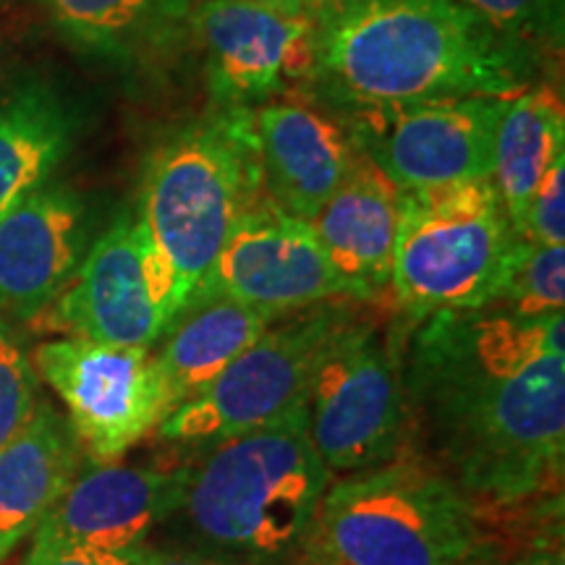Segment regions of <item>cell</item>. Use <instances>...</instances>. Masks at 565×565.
Listing matches in <instances>:
<instances>
[{"label": "cell", "mask_w": 565, "mask_h": 565, "mask_svg": "<svg viewBox=\"0 0 565 565\" xmlns=\"http://www.w3.org/2000/svg\"><path fill=\"white\" fill-rule=\"evenodd\" d=\"M408 328V445L471 503L519 505L561 479L565 317L448 309Z\"/></svg>", "instance_id": "cell-1"}, {"label": "cell", "mask_w": 565, "mask_h": 565, "mask_svg": "<svg viewBox=\"0 0 565 565\" xmlns=\"http://www.w3.org/2000/svg\"><path fill=\"white\" fill-rule=\"evenodd\" d=\"M536 51L458 0H362L317 32L315 84L333 103L513 97Z\"/></svg>", "instance_id": "cell-2"}, {"label": "cell", "mask_w": 565, "mask_h": 565, "mask_svg": "<svg viewBox=\"0 0 565 565\" xmlns=\"http://www.w3.org/2000/svg\"><path fill=\"white\" fill-rule=\"evenodd\" d=\"M259 196L252 108H217L154 147L137 221L162 330L210 278L233 225Z\"/></svg>", "instance_id": "cell-3"}, {"label": "cell", "mask_w": 565, "mask_h": 565, "mask_svg": "<svg viewBox=\"0 0 565 565\" xmlns=\"http://www.w3.org/2000/svg\"><path fill=\"white\" fill-rule=\"evenodd\" d=\"M330 469L309 437L307 406L231 437L186 463L171 519L200 555L231 565L296 563L330 487Z\"/></svg>", "instance_id": "cell-4"}, {"label": "cell", "mask_w": 565, "mask_h": 565, "mask_svg": "<svg viewBox=\"0 0 565 565\" xmlns=\"http://www.w3.org/2000/svg\"><path fill=\"white\" fill-rule=\"evenodd\" d=\"M482 550L477 505L419 456L330 484L299 565H469Z\"/></svg>", "instance_id": "cell-5"}, {"label": "cell", "mask_w": 565, "mask_h": 565, "mask_svg": "<svg viewBox=\"0 0 565 565\" xmlns=\"http://www.w3.org/2000/svg\"><path fill=\"white\" fill-rule=\"evenodd\" d=\"M490 179L401 192L391 294L408 320L484 309L519 242Z\"/></svg>", "instance_id": "cell-6"}, {"label": "cell", "mask_w": 565, "mask_h": 565, "mask_svg": "<svg viewBox=\"0 0 565 565\" xmlns=\"http://www.w3.org/2000/svg\"><path fill=\"white\" fill-rule=\"evenodd\" d=\"M408 328H380L353 315L309 374V437L333 477L377 469L408 454L404 341Z\"/></svg>", "instance_id": "cell-7"}, {"label": "cell", "mask_w": 565, "mask_h": 565, "mask_svg": "<svg viewBox=\"0 0 565 565\" xmlns=\"http://www.w3.org/2000/svg\"><path fill=\"white\" fill-rule=\"evenodd\" d=\"M353 303L335 299L282 315L200 395L162 419L160 440L200 456L303 404L317 356L356 315Z\"/></svg>", "instance_id": "cell-8"}, {"label": "cell", "mask_w": 565, "mask_h": 565, "mask_svg": "<svg viewBox=\"0 0 565 565\" xmlns=\"http://www.w3.org/2000/svg\"><path fill=\"white\" fill-rule=\"evenodd\" d=\"M508 97L422 103H333L353 145L401 192L490 179L494 131Z\"/></svg>", "instance_id": "cell-9"}, {"label": "cell", "mask_w": 565, "mask_h": 565, "mask_svg": "<svg viewBox=\"0 0 565 565\" xmlns=\"http://www.w3.org/2000/svg\"><path fill=\"white\" fill-rule=\"evenodd\" d=\"M38 374L68 412L82 450L95 463L118 461L171 414L152 349L84 338L42 343Z\"/></svg>", "instance_id": "cell-10"}, {"label": "cell", "mask_w": 565, "mask_h": 565, "mask_svg": "<svg viewBox=\"0 0 565 565\" xmlns=\"http://www.w3.org/2000/svg\"><path fill=\"white\" fill-rule=\"evenodd\" d=\"M189 30L200 42L217 108H257L291 82H315L317 26L246 0H200Z\"/></svg>", "instance_id": "cell-11"}, {"label": "cell", "mask_w": 565, "mask_h": 565, "mask_svg": "<svg viewBox=\"0 0 565 565\" xmlns=\"http://www.w3.org/2000/svg\"><path fill=\"white\" fill-rule=\"evenodd\" d=\"M202 286L273 317L335 299L359 301L309 223L282 212L267 196H259L238 217Z\"/></svg>", "instance_id": "cell-12"}, {"label": "cell", "mask_w": 565, "mask_h": 565, "mask_svg": "<svg viewBox=\"0 0 565 565\" xmlns=\"http://www.w3.org/2000/svg\"><path fill=\"white\" fill-rule=\"evenodd\" d=\"M34 322L84 341L145 349L158 343L162 320L147 282L137 212L113 221L84 254L63 294Z\"/></svg>", "instance_id": "cell-13"}, {"label": "cell", "mask_w": 565, "mask_h": 565, "mask_svg": "<svg viewBox=\"0 0 565 565\" xmlns=\"http://www.w3.org/2000/svg\"><path fill=\"white\" fill-rule=\"evenodd\" d=\"M183 482L186 466L166 471L158 466L92 461L45 515L34 532V545L137 550L179 508Z\"/></svg>", "instance_id": "cell-14"}, {"label": "cell", "mask_w": 565, "mask_h": 565, "mask_svg": "<svg viewBox=\"0 0 565 565\" xmlns=\"http://www.w3.org/2000/svg\"><path fill=\"white\" fill-rule=\"evenodd\" d=\"M79 194L42 183L0 215V317L34 322L63 294L87 254Z\"/></svg>", "instance_id": "cell-15"}, {"label": "cell", "mask_w": 565, "mask_h": 565, "mask_svg": "<svg viewBox=\"0 0 565 565\" xmlns=\"http://www.w3.org/2000/svg\"><path fill=\"white\" fill-rule=\"evenodd\" d=\"M252 124L265 196L309 223L349 175L356 145L338 116L299 100L257 105Z\"/></svg>", "instance_id": "cell-16"}, {"label": "cell", "mask_w": 565, "mask_h": 565, "mask_svg": "<svg viewBox=\"0 0 565 565\" xmlns=\"http://www.w3.org/2000/svg\"><path fill=\"white\" fill-rule=\"evenodd\" d=\"M401 189L364 152L333 196L309 221L330 263L351 282L359 301L391 288Z\"/></svg>", "instance_id": "cell-17"}, {"label": "cell", "mask_w": 565, "mask_h": 565, "mask_svg": "<svg viewBox=\"0 0 565 565\" xmlns=\"http://www.w3.org/2000/svg\"><path fill=\"white\" fill-rule=\"evenodd\" d=\"M275 320L215 288H196L152 345L171 412L200 395Z\"/></svg>", "instance_id": "cell-18"}, {"label": "cell", "mask_w": 565, "mask_h": 565, "mask_svg": "<svg viewBox=\"0 0 565 565\" xmlns=\"http://www.w3.org/2000/svg\"><path fill=\"white\" fill-rule=\"evenodd\" d=\"M82 445L51 404L0 448V561L38 532L82 469Z\"/></svg>", "instance_id": "cell-19"}, {"label": "cell", "mask_w": 565, "mask_h": 565, "mask_svg": "<svg viewBox=\"0 0 565 565\" xmlns=\"http://www.w3.org/2000/svg\"><path fill=\"white\" fill-rule=\"evenodd\" d=\"M563 154L565 110L561 95L550 84H532L508 97L494 131L490 181L519 236L542 175Z\"/></svg>", "instance_id": "cell-20"}, {"label": "cell", "mask_w": 565, "mask_h": 565, "mask_svg": "<svg viewBox=\"0 0 565 565\" xmlns=\"http://www.w3.org/2000/svg\"><path fill=\"white\" fill-rule=\"evenodd\" d=\"M82 51L131 61L179 38L200 0H38Z\"/></svg>", "instance_id": "cell-21"}, {"label": "cell", "mask_w": 565, "mask_h": 565, "mask_svg": "<svg viewBox=\"0 0 565 565\" xmlns=\"http://www.w3.org/2000/svg\"><path fill=\"white\" fill-rule=\"evenodd\" d=\"M74 131V113L42 84H26L0 103V215L47 183Z\"/></svg>", "instance_id": "cell-22"}, {"label": "cell", "mask_w": 565, "mask_h": 565, "mask_svg": "<svg viewBox=\"0 0 565 565\" xmlns=\"http://www.w3.org/2000/svg\"><path fill=\"white\" fill-rule=\"evenodd\" d=\"M565 307V246H545L519 238L508 254L498 288L484 309L515 317L563 315Z\"/></svg>", "instance_id": "cell-23"}, {"label": "cell", "mask_w": 565, "mask_h": 565, "mask_svg": "<svg viewBox=\"0 0 565 565\" xmlns=\"http://www.w3.org/2000/svg\"><path fill=\"white\" fill-rule=\"evenodd\" d=\"M498 26L508 38L534 47L561 51L563 0H458Z\"/></svg>", "instance_id": "cell-24"}, {"label": "cell", "mask_w": 565, "mask_h": 565, "mask_svg": "<svg viewBox=\"0 0 565 565\" xmlns=\"http://www.w3.org/2000/svg\"><path fill=\"white\" fill-rule=\"evenodd\" d=\"M38 404V374L0 324V448L26 427Z\"/></svg>", "instance_id": "cell-25"}, {"label": "cell", "mask_w": 565, "mask_h": 565, "mask_svg": "<svg viewBox=\"0 0 565 565\" xmlns=\"http://www.w3.org/2000/svg\"><path fill=\"white\" fill-rule=\"evenodd\" d=\"M521 238L545 246H565V154L542 175L529 202Z\"/></svg>", "instance_id": "cell-26"}, {"label": "cell", "mask_w": 565, "mask_h": 565, "mask_svg": "<svg viewBox=\"0 0 565 565\" xmlns=\"http://www.w3.org/2000/svg\"><path fill=\"white\" fill-rule=\"evenodd\" d=\"M24 565H137V550L113 553V550L32 545Z\"/></svg>", "instance_id": "cell-27"}, {"label": "cell", "mask_w": 565, "mask_h": 565, "mask_svg": "<svg viewBox=\"0 0 565 565\" xmlns=\"http://www.w3.org/2000/svg\"><path fill=\"white\" fill-rule=\"evenodd\" d=\"M137 565H231L215 557L200 555L194 550H154V547H137Z\"/></svg>", "instance_id": "cell-28"}, {"label": "cell", "mask_w": 565, "mask_h": 565, "mask_svg": "<svg viewBox=\"0 0 565 565\" xmlns=\"http://www.w3.org/2000/svg\"><path fill=\"white\" fill-rule=\"evenodd\" d=\"M299 3H301L303 17L312 21L317 32H320L324 26H330L333 21L341 19L343 13L356 9L362 0H299Z\"/></svg>", "instance_id": "cell-29"}, {"label": "cell", "mask_w": 565, "mask_h": 565, "mask_svg": "<svg viewBox=\"0 0 565 565\" xmlns=\"http://www.w3.org/2000/svg\"><path fill=\"white\" fill-rule=\"evenodd\" d=\"M246 3L265 6V9H273V11H280V13H291V17H303L299 0H246Z\"/></svg>", "instance_id": "cell-30"}, {"label": "cell", "mask_w": 565, "mask_h": 565, "mask_svg": "<svg viewBox=\"0 0 565 565\" xmlns=\"http://www.w3.org/2000/svg\"><path fill=\"white\" fill-rule=\"evenodd\" d=\"M524 565H547V563H542V561H532V563H524Z\"/></svg>", "instance_id": "cell-31"}]
</instances>
